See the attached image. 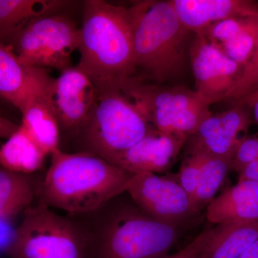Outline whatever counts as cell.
<instances>
[{
  "label": "cell",
  "mask_w": 258,
  "mask_h": 258,
  "mask_svg": "<svg viewBox=\"0 0 258 258\" xmlns=\"http://www.w3.org/2000/svg\"><path fill=\"white\" fill-rule=\"evenodd\" d=\"M181 23L199 33L231 18L258 17V4L249 0H171Z\"/></svg>",
  "instance_id": "obj_14"
},
{
  "label": "cell",
  "mask_w": 258,
  "mask_h": 258,
  "mask_svg": "<svg viewBox=\"0 0 258 258\" xmlns=\"http://www.w3.org/2000/svg\"><path fill=\"white\" fill-rule=\"evenodd\" d=\"M257 37L258 17H252L237 36L215 47L243 68L253 52Z\"/></svg>",
  "instance_id": "obj_23"
},
{
  "label": "cell",
  "mask_w": 258,
  "mask_h": 258,
  "mask_svg": "<svg viewBox=\"0 0 258 258\" xmlns=\"http://www.w3.org/2000/svg\"><path fill=\"white\" fill-rule=\"evenodd\" d=\"M212 224L258 222V181L243 180L214 199L207 208Z\"/></svg>",
  "instance_id": "obj_16"
},
{
  "label": "cell",
  "mask_w": 258,
  "mask_h": 258,
  "mask_svg": "<svg viewBox=\"0 0 258 258\" xmlns=\"http://www.w3.org/2000/svg\"><path fill=\"white\" fill-rule=\"evenodd\" d=\"M70 3L60 0H0V37L9 41L33 20L61 13Z\"/></svg>",
  "instance_id": "obj_18"
},
{
  "label": "cell",
  "mask_w": 258,
  "mask_h": 258,
  "mask_svg": "<svg viewBox=\"0 0 258 258\" xmlns=\"http://www.w3.org/2000/svg\"><path fill=\"white\" fill-rule=\"evenodd\" d=\"M239 181L250 180L258 181V157L238 173Z\"/></svg>",
  "instance_id": "obj_29"
},
{
  "label": "cell",
  "mask_w": 258,
  "mask_h": 258,
  "mask_svg": "<svg viewBox=\"0 0 258 258\" xmlns=\"http://www.w3.org/2000/svg\"><path fill=\"white\" fill-rule=\"evenodd\" d=\"M250 18H231L223 20L214 24L199 33L203 34L212 45L218 46L237 36L248 23Z\"/></svg>",
  "instance_id": "obj_26"
},
{
  "label": "cell",
  "mask_w": 258,
  "mask_h": 258,
  "mask_svg": "<svg viewBox=\"0 0 258 258\" xmlns=\"http://www.w3.org/2000/svg\"><path fill=\"white\" fill-rule=\"evenodd\" d=\"M258 157V137H246L239 144L232 159V170L240 172Z\"/></svg>",
  "instance_id": "obj_27"
},
{
  "label": "cell",
  "mask_w": 258,
  "mask_h": 258,
  "mask_svg": "<svg viewBox=\"0 0 258 258\" xmlns=\"http://www.w3.org/2000/svg\"><path fill=\"white\" fill-rule=\"evenodd\" d=\"M240 258H258V240L256 241Z\"/></svg>",
  "instance_id": "obj_32"
},
{
  "label": "cell",
  "mask_w": 258,
  "mask_h": 258,
  "mask_svg": "<svg viewBox=\"0 0 258 258\" xmlns=\"http://www.w3.org/2000/svg\"><path fill=\"white\" fill-rule=\"evenodd\" d=\"M79 44L80 28L69 16L58 13L33 20L8 45L25 66L53 68L62 72L72 67L71 56Z\"/></svg>",
  "instance_id": "obj_7"
},
{
  "label": "cell",
  "mask_w": 258,
  "mask_h": 258,
  "mask_svg": "<svg viewBox=\"0 0 258 258\" xmlns=\"http://www.w3.org/2000/svg\"><path fill=\"white\" fill-rule=\"evenodd\" d=\"M230 109L212 114L189 137L186 149H198L207 154L232 159L239 144L246 137L252 115L245 105H233Z\"/></svg>",
  "instance_id": "obj_12"
},
{
  "label": "cell",
  "mask_w": 258,
  "mask_h": 258,
  "mask_svg": "<svg viewBox=\"0 0 258 258\" xmlns=\"http://www.w3.org/2000/svg\"><path fill=\"white\" fill-rule=\"evenodd\" d=\"M186 153V157L181 164L178 176L180 185L191 198L201 176L205 154L203 151L198 149H187Z\"/></svg>",
  "instance_id": "obj_25"
},
{
  "label": "cell",
  "mask_w": 258,
  "mask_h": 258,
  "mask_svg": "<svg viewBox=\"0 0 258 258\" xmlns=\"http://www.w3.org/2000/svg\"><path fill=\"white\" fill-rule=\"evenodd\" d=\"M39 187L31 174L0 169V218L12 220L31 205Z\"/></svg>",
  "instance_id": "obj_20"
},
{
  "label": "cell",
  "mask_w": 258,
  "mask_h": 258,
  "mask_svg": "<svg viewBox=\"0 0 258 258\" xmlns=\"http://www.w3.org/2000/svg\"><path fill=\"white\" fill-rule=\"evenodd\" d=\"M129 10L139 77L161 85L182 78L193 32L181 23L171 1L140 2Z\"/></svg>",
  "instance_id": "obj_3"
},
{
  "label": "cell",
  "mask_w": 258,
  "mask_h": 258,
  "mask_svg": "<svg viewBox=\"0 0 258 258\" xmlns=\"http://www.w3.org/2000/svg\"><path fill=\"white\" fill-rule=\"evenodd\" d=\"M50 78L46 69L25 66L11 45L0 44V95L19 110Z\"/></svg>",
  "instance_id": "obj_15"
},
{
  "label": "cell",
  "mask_w": 258,
  "mask_h": 258,
  "mask_svg": "<svg viewBox=\"0 0 258 258\" xmlns=\"http://www.w3.org/2000/svg\"><path fill=\"white\" fill-rule=\"evenodd\" d=\"M49 80L31 93L20 110L22 127L46 156L59 149L60 129L45 94Z\"/></svg>",
  "instance_id": "obj_17"
},
{
  "label": "cell",
  "mask_w": 258,
  "mask_h": 258,
  "mask_svg": "<svg viewBox=\"0 0 258 258\" xmlns=\"http://www.w3.org/2000/svg\"><path fill=\"white\" fill-rule=\"evenodd\" d=\"M45 157L21 125L0 150L2 167L23 174H31L41 169Z\"/></svg>",
  "instance_id": "obj_21"
},
{
  "label": "cell",
  "mask_w": 258,
  "mask_h": 258,
  "mask_svg": "<svg viewBox=\"0 0 258 258\" xmlns=\"http://www.w3.org/2000/svg\"><path fill=\"white\" fill-rule=\"evenodd\" d=\"M258 240V222L217 225L199 258H240Z\"/></svg>",
  "instance_id": "obj_19"
},
{
  "label": "cell",
  "mask_w": 258,
  "mask_h": 258,
  "mask_svg": "<svg viewBox=\"0 0 258 258\" xmlns=\"http://www.w3.org/2000/svg\"><path fill=\"white\" fill-rule=\"evenodd\" d=\"M39 188L40 201L70 214L95 211L127 191L133 174L86 152L57 149Z\"/></svg>",
  "instance_id": "obj_2"
},
{
  "label": "cell",
  "mask_w": 258,
  "mask_h": 258,
  "mask_svg": "<svg viewBox=\"0 0 258 258\" xmlns=\"http://www.w3.org/2000/svg\"><path fill=\"white\" fill-rule=\"evenodd\" d=\"M98 91L88 75L79 66L51 77L45 94L60 128L74 133L94 104Z\"/></svg>",
  "instance_id": "obj_11"
},
{
  "label": "cell",
  "mask_w": 258,
  "mask_h": 258,
  "mask_svg": "<svg viewBox=\"0 0 258 258\" xmlns=\"http://www.w3.org/2000/svg\"><path fill=\"white\" fill-rule=\"evenodd\" d=\"M152 128L137 106L122 91L98 92L94 104L74 132L79 152L108 159L126 150Z\"/></svg>",
  "instance_id": "obj_4"
},
{
  "label": "cell",
  "mask_w": 258,
  "mask_h": 258,
  "mask_svg": "<svg viewBox=\"0 0 258 258\" xmlns=\"http://www.w3.org/2000/svg\"><path fill=\"white\" fill-rule=\"evenodd\" d=\"M20 126L14 125L9 120L1 118V136L2 137H8V139L11 137L20 128Z\"/></svg>",
  "instance_id": "obj_31"
},
{
  "label": "cell",
  "mask_w": 258,
  "mask_h": 258,
  "mask_svg": "<svg viewBox=\"0 0 258 258\" xmlns=\"http://www.w3.org/2000/svg\"><path fill=\"white\" fill-rule=\"evenodd\" d=\"M205 154L201 176L198 186L191 197L193 208L198 214L205 207L208 208L215 199L229 171L232 170V159L205 152Z\"/></svg>",
  "instance_id": "obj_22"
},
{
  "label": "cell",
  "mask_w": 258,
  "mask_h": 258,
  "mask_svg": "<svg viewBox=\"0 0 258 258\" xmlns=\"http://www.w3.org/2000/svg\"><path fill=\"white\" fill-rule=\"evenodd\" d=\"M126 191L137 208L161 221L179 225L198 215L179 182L154 173L133 174Z\"/></svg>",
  "instance_id": "obj_8"
},
{
  "label": "cell",
  "mask_w": 258,
  "mask_h": 258,
  "mask_svg": "<svg viewBox=\"0 0 258 258\" xmlns=\"http://www.w3.org/2000/svg\"><path fill=\"white\" fill-rule=\"evenodd\" d=\"M187 140L151 128L137 144L108 159V162L132 174L165 172Z\"/></svg>",
  "instance_id": "obj_13"
},
{
  "label": "cell",
  "mask_w": 258,
  "mask_h": 258,
  "mask_svg": "<svg viewBox=\"0 0 258 258\" xmlns=\"http://www.w3.org/2000/svg\"><path fill=\"white\" fill-rule=\"evenodd\" d=\"M83 15L78 66L98 92H123L140 78L134 60L129 8L103 0H86Z\"/></svg>",
  "instance_id": "obj_1"
},
{
  "label": "cell",
  "mask_w": 258,
  "mask_h": 258,
  "mask_svg": "<svg viewBox=\"0 0 258 258\" xmlns=\"http://www.w3.org/2000/svg\"><path fill=\"white\" fill-rule=\"evenodd\" d=\"M189 62L195 78V92L209 106L225 101L243 69L201 33H194Z\"/></svg>",
  "instance_id": "obj_9"
},
{
  "label": "cell",
  "mask_w": 258,
  "mask_h": 258,
  "mask_svg": "<svg viewBox=\"0 0 258 258\" xmlns=\"http://www.w3.org/2000/svg\"><path fill=\"white\" fill-rule=\"evenodd\" d=\"M179 235V225L157 220L137 207L123 208L105 227L100 258H166Z\"/></svg>",
  "instance_id": "obj_6"
},
{
  "label": "cell",
  "mask_w": 258,
  "mask_h": 258,
  "mask_svg": "<svg viewBox=\"0 0 258 258\" xmlns=\"http://www.w3.org/2000/svg\"><path fill=\"white\" fill-rule=\"evenodd\" d=\"M238 103L246 105L248 107L252 117L258 123V92L246 97L244 99L241 100L233 105L238 104Z\"/></svg>",
  "instance_id": "obj_30"
},
{
  "label": "cell",
  "mask_w": 258,
  "mask_h": 258,
  "mask_svg": "<svg viewBox=\"0 0 258 258\" xmlns=\"http://www.w3.org/2000/svg\"><path fill=\"white\" fill-rule=\"evenodd\" d=\"M212 230L213 228L210 227L205 229L184 248L174 255L166 258H199L200 252L212 235Z\"/></svg>",
  "instance_id": "obj_28"
},
{
  "label": "cell",
  "mask_w": 258,
  "mask_h": 258,
  "mask_svg": "<svg viewBox=\"0 0 258 258\" xmlns=\"http://www.w3.org/2000/svg\"><path fill=\"white\" fill-rule=\"evenodd\" d=\"M85 240L72 221L39 202L25 210L5 251L11 258H83Z\"/></svg>",
  "instance_id": "obj_5"
},
{
  "label": "cell",
  "mask_w": 258,
  "mask_h": 258,
  "mask_svg": "<svg viewBox=\"0 0 258 258\" xmlns=\"http://www.w3.org/2000/svg\"><path fill=\"white\" fill-rule=\"evenodd\" d=\"M123 93L143 113L153 128L169 135L174 136L173 124L176 113L208 105L195 90L183 86H169L147 82L140 78L134 81Z\"/></svg>",
  "instance_id": "obj_10"
},
{
  "label": "cell",
  "mask_w": 258,
  "mask_h": 258,
  "mask_svg": "<svg viewBox=\"0 0 258 258\" xmlns=\"http://www.w3.org/2000/svg\"><path fill=\"white\" fill-rule=\"evenodd\" d=\"M258 92V37L253 52L244 64L239 79L226 98L232 104Z\"/></svg>",
  "instance_id": "obj_24"
}]
</instances>
